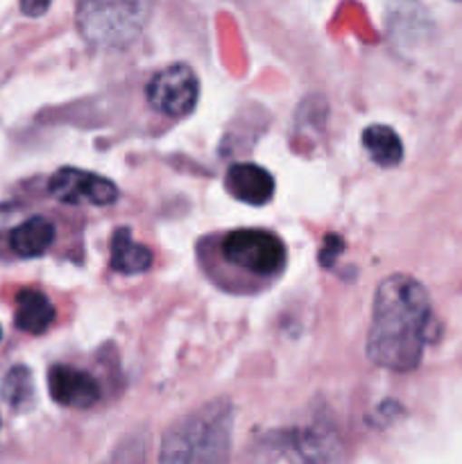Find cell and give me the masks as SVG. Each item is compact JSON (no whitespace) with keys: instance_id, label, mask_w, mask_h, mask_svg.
I'll list each match as a JSON object with an SVG mask.
<instances>
[{"instance_id":"8fae6325","label":"cell","mask_w":462,"mask_h":464,"mask_svg":"<svg viewBox=\"0 0 462 464\" xmlns=\"http://www.w3.org/2000/svg\"><path fill=\"white\" fill-rule=\"evenodd\" d=\"M152 252L145 245L134 243L130 229L120 227L111 238V267L122 275H140L152 266Z\"/></svg>"},{"instance_id":"8992f818","label":"cell","mask_w":462,"mask_h":464,"mask_svg":"<svg viewBox=\"0 0 462 464\" xmlns=\"http://www.w3.org/2000/svg\"><path fill=\"white\" fill-rule=\"evenodd\" d=\"M50 195L63 204H91V207H109L118 199V188L111 179L95 172L62 168L50 177Z\"/></svg>"},{"instance_id":"ba28073f","label":"cell","mask_w":462,"mask_h":464,"mask_svg":"<svg viewBox=\"0 0 462 464\" xmlns=\"http://www.w3.org/2000/svg\"><path fill=\"white\" fill-rule=\"evenodd\" d=\"M225 186L238 202L263 207L274 195V177L256 163H236L226 170Z\"/></svg>"},{"instance_id":"4fadbf2b","label":"cell","mask_w":462,"mask_h":464,"mask_svg":"<svg viewBox=\"0 0 462 464\" xmlns=\"http://www.w3.org/2000/svg\"><path fill=\"white\" fill-rule=\"evenodd\" d=\"M32 376L27 367H14L3 381V399L12 408H25L32 399Z\"/></svg>"},{"instance_id":"3957f363","label":"cell","mask_w":462,"mask_h":464,"mask_svg":"<svg viewBox=\"0 0 462 464\" xmlns=\"http://www.w3.org/2000/svg\"><path fill=\"white\" fill-rule=\"evenodd\" d=\"M154 0H77V27L91 45L125 48L143 32Z\"/></svg>"},{"instance_id":"6da1fadb","label":"cell","mask_w":462,"mask_h":464,"mask_svg":"<svg viewBox=\"0 0 462 464\" xmlns=\"http://www.w3.org/2000/svg\"><path fill=\"white\" fill-rule=\"evenodd\" d=\"M433 335V306L424 285L408 275H392L376 288L367 356L392 372H412L419 365Z\"/></svg>"},{"instance_id":"7a4b0ae2","label":"cell","mask_w":462,"mask_h":464,"mask_svg":"<svg viewBox=\"0 0 462 464\" xmlns=\"http://www.w3.org/2000/svg\"><path fill=\"white\" fill-rule=\"evenodd\" d=\"M234 411L229 403L213 401L177 421L163 438V462H220L231 444Z\"/></svg>"},{"instance_id":"2e32d148","label":"cell","mask_w":462,"mask_h":464,"mask_svg":"<svg viewBox=\"0 0 462 464\" xmlns=\"http://www.w3.org/2000/svg\"><path fill=\"white\" fill-rule=\"evenodd\" d=\"M0 338H3V329H0Z\"/></svg>"},{"instance_id":"9a60e30c","label":"cell","mask_w":462,"mask_h":464,"mask_svg":"<svg viewBox=\"0 0 462 464\" xmlns=\"http://www.w3.org/2000/svg\"><path fill=\"white\" fill-rule=\"evenodd\" d=\"M53 0H21V9L27 16H43Z\"/></svg>"},{"instance_id":"30bf717a","label":"cell","mask_w":462,"mask_h":464,"mask_svg":"<svg viewBox=\"0 0 462 464\" xmlns=\"http://www.w3.org/2000/svg\"><path fill=\"white\" fill-rule=\"evenodd\" d=\"M54 236H57V231H54L53 222H50L48 218L34 216L12 231L9 243H12V249L18 256L34 258L53 247Z\"/></svg>"},{"instance_id":"9c48e42d","label":"cell","mask_w":462,"mask_h":464,"mask_svg":"<svg viewBox=\"0 0 462 464\" xmlns=\"http://www.w3.org/2000/svg\"><path fill=\"white\" fill-rule=\"evenodd\" d=\"M54 322V306L41 290L25 288L16 297V326L25 334L41 335Z\"/></svg>"},{"instance_id":"5b68a950","label":"cell","mask_w":462,"mask_h":464,"mask_svg":"<svg viewBox=\"0 0 462 464\" xmlns=\"http://www.w3.org/2000/svg\"><path fill=\"white\" fill-rule=\"evenodd\" d=\"M199 98V82L188 63H172L152 77L148 86V100L159 113L170 118H184L195 109Z\"/></svg>"},{"instance_id":"7c38bea8","label":"cell","mask_w":462,"mask_h":464,"mask_svg":"<svg viewBox=\"0 0 462 464\" xmlns=\"http://www.w3.org/2000/svg\"><path fill=\"white\" fill-rule=\"evenodd\" d=\"M362 145L379 166L394 168L403 159V143L397 131L388 125H370L362 131Z\"/></svg>"},{"instance_id":"52a82bcc","label":"cell","mask_w":462,"mask_h":464,"mask_svg":"<svg viewBox=\"0 0 462 464\" xmlns=\"http://www.w3.org/2000/svg\"><path fill=\"white\" fill-rule=\"evenodd\" d=\"M48 388L50 397L66 408H77V411H86V408L95 406L100 401V385L86 372L75 370L68 365H54L48 372Z\"/></svg>"},{"instance_id":"5bb4252c","label":"cell","mask_w":462,"mask_h":464,"mask_svg":"<svg viewBox=\"0 0 462 464\" xmlns=\"http://www.w3.org/2000/svg\"><path fill=\"white\" fill-rule=\"evenodd\" d=\"M324 245H326V247L320 249V263H322V266L331 267V266H333L335 256L342 252V240H340L338 236H326Z\"/></svg>"},{"instance_id":"277c9868","label":"cell","mask_w":462,"mask_h":464,"mask_svg":"<svg viewBox=\"0 0 462 464\" xmlns=\"http://www.w3.org/2000/svg\"><path fill=\"white\" fill-rule=\"evenodd\" d=\"M222 256L231 266L245 267L254 275H274L285 263V245L265 229H236L222 243Z\"/></svg>"}]
</instances>
